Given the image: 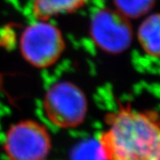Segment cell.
<instances>
[{"label": "cell", "mask_w": 160, "mask_h": 160, "mask_svg": "<svg viewBox=\"0 0 160 160\" xmlns=\"http://www.w3.org/2000/svg\"><path fill=\"white\" fill-rule=\"evenodd\" d=\"M137 39L148 55L160 58V13H153L139 26Z\"/></svg>", "instance_id": "cell-6"}, {"label": "cell", "mask_w": 160, "mask_h": 160, "mask_svg": "<svg viewBox=\"0 0 160 160\" xmlns=\"http://www.w3.org/2000/svg\"><path fill=\"white\" fill-rule=\"evenodd\" d=\"M98 137L96 160H152L160 146V117L121 106L105 118Z\"/></svg>", "instance_id": "cell-1"}, {"label": "cell", "mask_w": 160, "mask_h": 160, "mask_svg": "<svg viewBox=\"0 0 160 160\" xmlns=\"http://www.w3.org/2000/svg\"><path fill=\"white\" fill-rule=\"evenodd\" d=\"M157 0H113L116 10L128 19H137L147 14Z\"/></svg>", "instance_id": "cell-8"}, {"label": "cell", "mask_w": 160, "mask_h": 160, "mask_svg": "<svg viewBox=\"0 0 160 160\" xmlns=\"http://www.w3.org/2000/svg\"><path fill=\"white\" fill-rule=\"evenodd\" d=\"M51 149V134L36 120L19 121L7 130L4 151L8 160H46Z\"/></svg>", "instance_id": "cell-4"}, {"label": "cell", "mask_w": 160, "mask_h": 160, "mask_svg": "<svg viewBox=\"0 0 160 160\" xmlns=\"http://www.w3.org/2000/svg\"><path fill=\"white\" fill-rule=\"evenodd\" d=\"M152 160H160V146L159 149L158 150V152H157V154L155 155V157L153 158V159Z\"/></svg>", "instance_id": "cell-9"}, {"label": "cell", "mask_w": 160, "mask_h": 160, "mask_svg": "<svg viewBox=\"0 0 160 160\" xmlns=\"http://www.w3.org/2000/svg\"><path fill=\"white\" fill-rule=\"evenodd\" d=\"M46 118L62 129L79 126L87 114V99L79 86L60 81L48 88L43 100Z\"/></svg>", "instance_id": "cell-2"}, {"label": "cell", "mask_w": 160, "mask_h": 160, "mask_svg": "<svg viewBox=\"0 0 160 160\" xmlns=\"http://www.w3.org/2000/svg\"><path fill=\"white\" fill-rule=\"evenodd\" d=\"M88 0H34L32 12L37 20L47 21L60 14L77 11Z\"/></svg>", "instance_id": "cell-7"}, {"label": "cell", "mask_w": 160, "mask_h": 160, "mask_svg": "<svg viewBox=\"0 0 160 160\" xmlns=\"http://www.w3.org/2000/svg\"><path fill=\"white\" fill-rule=\"evenodd\" d=\"M89 31L95 46L110 54H118L127 50L133 38L129 19L109 7L101 8L92 14Z\"/></svg>", "instance_id": "cell-5"}, {"label": "cell", "mask_w": 160, "mask_h": 160, "mask_svg": "<svg viewBox=\"0 0 160 160\" xmlns=\"http://www.w3.org/2000/svg\"><path fill=\"white\" fill-rule=\"evenodd\" d=\"M65 41L61 30L46 21H38L23 30L20 39L22 57L38 69L51 67L61 58Z\"/></svg>", "instance_id": "cell-3"}]
</instances>
